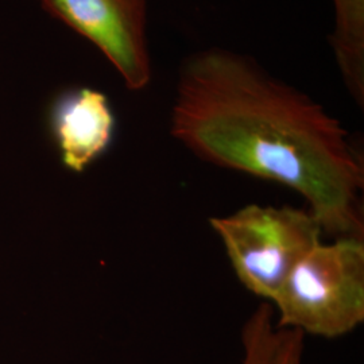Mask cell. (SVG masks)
Returning a JSON list of instances; mask_svg holds the SVG:
<instances>
[{
	"instance_id": "1",
	"label": "cell",
	"mask_w": 364,
	"mask_h": 364,
	"mask_svg": "<svg viewBox=\"0 0 364 364\" xmlns=\"http://www.w3.org/2000/svg\"><path fill=\"white\" fill-rule=\"evenodd\" d=\"M170 131L204 162L297 192L328 234L363 239V161L348 131L252 57L223 48L186 57Z\"/></svg>"
},
{
	"instance_id": "2",
	"label": "cell",
	"mask_w": 364,
	"mask_h": 364,
	"mask_svg": "<svg viewBox=\"0 0 364 364\" xmlns=\"http://www.w3.org/2000/svg\"><path fill=\"white\" fill-rule=\"evenodd\" d=\"M278 326L341 338L364 321V245L359 237L320 242L299 260L273 301Z\"/></svg>"
},
{
	"instance_id": "3",
	"label": "cell",
	"mask_w": 364,
	"mask_h": 364,
	"mask_svg": "<svg viewBox=\"0 0 364 364\" xmlns=\"http://www.w3.org/2000/svg\"><path fill=\"white\" fill-rule=\"evenodd\" d=\"M237 279L248 291L274 301L290 272L321 242L311 210L248 204L232 215L212 218Z\"/></svg>"
},
{
	"instance_id": "4",
	"label": "cell",
	"mask_w": 364,
	"mask_h": 364,
	"mask_svg": "<svg viewBox=\"0 0 364 364\" xmlns=\"http://www.w3.org/2000/svg\"><path fill=\"white\" fill-rule=\"evenodd\" d=\"M42 9L88 39L126 87L142 91L153 77L147 39L149 0H38Z\"/></svg>"
},
{
	"instance_id": "5",
	"label": "cell",
	"mask_w": 364,
	"mask_h": 364,
	"mask_svg": "<svg viewBox=\"0 0 364 364\" xmlns=\"http://www.w3.org/2000/svg\"><path fill=\"white\" fill-rule=\"evenodd\" d=\"M115 119L103 92L81 88L55 108L54 131L68 169L82 171L112 141Z\"/></svg>"
},
{
	"instance_id": "6",
	"label": "cell",
	"mask_w": 364,
	"mask_h": 364,
	"mask_svg": "<svg viewBox=\"0 0 364 364\" xmlns=\"http://www.w3.org/2000/svg\"><path fill=\"white\" fill-rule=\"evenodd\" d=\"M335 27L331 46L352 99L364 107V0H332Z\"/></svg>"
},
{
	"instance_id": "7",
	"label": "cell",
	"mask_w": 364,
	"mask_h": 364,
	"mask_svg": "<svg viewBox=\"0 0 364 364\" xmlns=\"http://www.w3.org/2000/svg\"><path fill=\"white\" fill-rule=\"evenodd\" d=\"M278 340V331L272 326L270 308L263 305L243 331L245 364H272Z\"/></svg>"
},
{
	"instance_id": "8",
	"label": "cell",
	"mask_w": 364,
	"mask_h": 364,
	"mask_svg": "<svg viewBox=\"0 0 364 364\" xmlns=\"http://www.w3.org/2000/svg\"><path fill=\"white\" fill-rule=\"evenodd\" d=\"M304 336L297 329L279 328L272 364H302Z\"/></svg>"
}]
</instances>
